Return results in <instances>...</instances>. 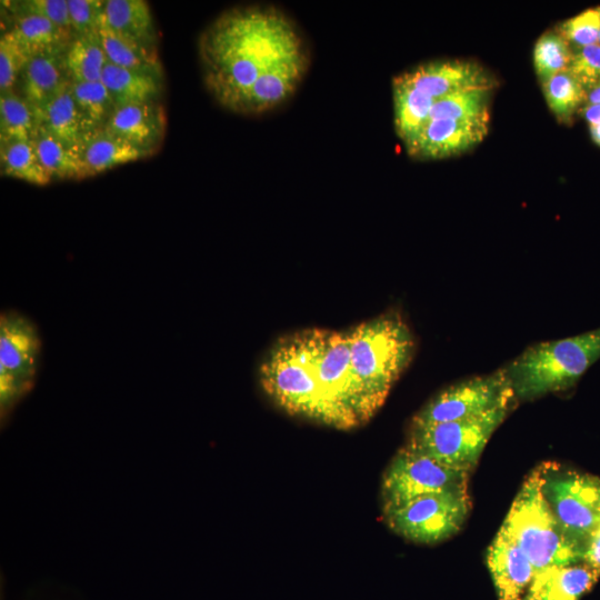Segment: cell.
I'll return each mask as SVG.
<instances>
[{"label": "cell", "instance_id": "6da1fadb", "mask_svg": "<svg viewBox=\"0 0 600 600\" xmlns=\"http://www.w3.org/2000/svg\"><path fill=\"white\" fill-rule=\"evenodd\" d=\"M199 52L208 90L224 108L259 114L296 92L309 50L296 23L272 6L228 10L201 34Z\"/></svg>", "mask_w": 600, "mask_h": 600}, {"label": "cell", "instance_id": "7a4b0ae2", "mask_svg": "<svg viewBox=\"0 0 600 600\" xmlns=\"http://www.w3.org/2000/svg\"><path fill=\"white\" fill-rule=\"evenodd\" d=\"M351 370L369 419L412 360L413 334L398 313H387L348 332Z\"/></svg>", "mask_w": 600, "mask_h": 600}, {"label": "cell", "instance_id": "3957f363", "mask_svg": "<svg viewBox=\"0 0 600 600\" xmlns=\"http://www.w3.org/2000/svg\"><path fill=\"white\" fill-rule=\"evenodd\" d=\"M600 360V327L526 348L503 369L517 401H532L573 388Z\"/></svg>", "mask_w": 600, "mask_h": 600}, {"label": "cell", "instance_id": "277c9868", "mask_svg": "<svg viewBox=\"0 0 600 600\" xmlns=\"http://www.w3.org/2000/svg\"><path fill=\"white\" fill-rule=\"evenodd\" d=\"M500 529L537 571L583 560L584 548L563 532L542 493L539 467L521 486Z\"/></svg>", "mask_w": 600, "mask_h": 600}, {"label": "cell", "instance_id": "5b68a950", "mask_svg": "<svg viewBox=\"0 0 600 600\" xmlns=\"http://www.w3.org/2000/svg\"><path fill=\"white\" fill-rule=\"evenodd\" d=\"M264 391L287 411L330 424L309 331L281 340L260 368Z\"/></svg>", "mask_w": 600, "mask_h": 600}, {"label": "cell", "instance_id": "8992f818", "mask_svg": "<svg viewBox=\"0 0 600 600\" xmlns=\"http://www.w3.org/2000/svg\"><path fill=\"white\" fill-rule=\"evenodd\" d=\"M518 402L477 417L411 428L407 446L449 467L471 472L498 427Z\"/></svg>", "mask_w": 600, "mask_h": 600}, {"label": "cell", "instance_id": "52a82bcc", "mask_svg": "<svg viewBox=\"0 0 600 600\" xmlns=\"http://www.w3.org/2000/svg\"><path fill=\"white\" fill-rule=\"evenodd\" d=\"M309 333L330 424L349 428L367 421L352 376L348 332L309 330Z\"/></svg>", "mask_w": 600, "mask_h": 600}, {"label": "cell", "instance_id": "ba28073f", "mask_svg": "<svg viewBox=\"0 0 600 600\" xmlns=\"http://www.w3.org/2000/svg\"><path fill=\"white\" fill-rule=\"evenodd\" d=\"M542 493L563 532L586 551L600 523V478L556 462L539 466Z\"/></svg>", "mask_w": 600, "mask_h": 600}, {"label": "cell", "instance_id": "9c48e42d", "mask_svg": "<svg viewBox=\"0 0 600 600\" xmlns=\"http://www.w3.org/2000/svg\"><path fill=\"white\" fill-rule=\"evenodd\" d=\"M42 341L37 324L17 310L0 316V410L6 418L30 392L40 368Z\"/></svg>", "mask_w": 600, "mask_h": 600}, {"label": "cell", "instance_id": "30bf717a", "mask_svg": "<svg viewBox=\"0 0 600 600\" xmlns=\"http://www.w3.org/2000/svg\"><path fill=\"white\" fill-rule=\"evenodd\" d=\"M471 508L468 490L424 494L383 511L389 527L419 543H436L456 534Z\"/></svg>", "mask_w": 600, "mask_h": 600}, {"label": "cell", "instance_id": "8fae6325", "mask_svg": "<svg viewBox=\"0 0 600 600\" xmlns=\"http://www.w3.org/2000/svg\"><path fill=\"white\" fill-rule=\"evenodd\" d=\"M469 476L406 444L383 476V511L424 494L468 490Z\"/></svg>", "mask_w": 600, "mask_h": 600}, {"label": "cell", "instance_id": "7c38bea8", "mask_svg": "<svg viewBox=\"0 0 600 600\" xmlns=\"http://www.w3.org/2000/svg\"><path fill=\"white\" fill-rule=\"evenodd\" d=\"M518 402L503 368L459 381L432 398L413 418L411 428L457 421Z\"/></svg>", "mask_w": 600, "mask_h": 600}, {"label": "cell", "instance_id": "4fadbf2b", "mask_svg": "<svg viewBox=\"0 0 600 600\" xmlns=\"http://www.w3.org/2000/svg\"><path fill=\"white\" fill-rule=\"evenodd\" d=\"M399 76L432 99L471 88H492L494 84L491 76L478 63L458 59L424 62Z\"/></svg>", "mask_w": 600, "mask_h": 600}, {"label": "cell", "instance_id": "5bb4252c", "mask_svg": "<svg viewBox=\"0 0 600 600\" xmlns=\"http://www.w3.org/2000/svg\"><path fill=\"white\" fill-rule=\"evenodd\" d=\"M489 120H434L427 122L406 146L410 157L428 160L457 156L478 144L488 132Z\"/></svg>", "mask_w": 600, "mask_h": 600}, {"label": "cell", "instance_id": "9a60e30c", "mask_svg": "<svg viewBox=\"0 0 600 600\" xmlns=\"http://www.w3.org/2000/svg\"><path fill=\"white\" fill-rule=\"evenodd\" d=\"M487 563L499 600H523L537 573L520 547L499 530L488 548Z\"/></svg>", "mask_w": 600, "mask_h": 600}, {"label": "cell", "instance_id": "2e32d148", "mask_svg": "<svg viewBox=\"0 0 600 600\" xmlns=\"http://www.w3.org/2000/svg\"><path fill=\"white\" fill-rule=\"evenodd\" d=\"M166 112L158 101L117 107L104 129L153 154L166 134Z\"/></svg>", "mask_w": 600, "mask_h": 600}, {"label": "cell", "instance_id": "e0dca14e", "mask_svg": "<svg viewBox=\"0 0 600 600\" xmlns=\"http://www.w3.org/2000/svg\"><path fill=\"white\" fill-rule=\"evenodd\" d=\"M64 51H44L32 56L20 74V96L31 106L34 114L71 81L64 63Z\"/></svg>", "mask_w": 600, "mask_h": 600}, {"label": "cell", "instance_id": "ac0fdd59", "mask_svg": "<svg viewBox=\"0 0 600 600\" xmlns=\"http://www.w3.org/2000/svg\"><path fill=\"white\" fill-rule=\"evenodd\" d=\"M600 577L586 561L552 566L537 571L523 600H579Z\"/></svg>", "mask_w": 600, "mask_h": 600}, {"label": "cell", "instance_id": "d6986e66", "mask_svg": "<svg viewBox=\"0 0 600 600\" xmlns=\"http://www.w3.org/2000/svg\"><path fill=\"white\" fill-rule=\"evenodd\" d=\"M78 152L88 177L151 156L104 128L86 132L78 144Z\"/></svg>", "mask_w": 600, "mask_h": 600}, {"label": "cell", "instance_id": "ffe728a7", "mask_svg": "<svg viewBox=\"0 0 600 600\" xmlns=\"http://www.w3.org/2000/svg\"><path fill=\"white\" fill-rule=\"evenodd\" d=\"M7 32L30 57L44 51H64L73 38L72 31L30 13H11Z\"/></svg>", "mask_w": 600, "mask_h": 600}, {"label": "cell", "instance_id": "44dd1931", "mask_svg": "<svg viewBox=\"0 0 600 600\" xmlns=\"http://www.w3.org/2000/svg\"><path fill=\"white\" fill-rule=\"evenodd\" d=\"M102 21L128 39L156 47L157 30L150 6L144 0H107Z\"/></svg>", "mask_w": 600, "mask_h": 600}, {"label": "cell", "instance_id": "7402d4cb", "mask_svg": "<svg viewBox=\"0 0 600 600\" xmlns=\"http://www.w3.org/2000/svg\"><path fill=\"white\" fill-rule=\"evenodd\" d=\"M97 33L109 63L162 79V66L156 47L128 39L114 32L102 20Z\"/></svg>", "mask_w": 600, "mask_h": 600}, {"label": "cell", "instance_id": "603a6c76", "mask_svg": "<svg viewBox=\"0 0 600 600\" xmlns=\"http://www.w3.org/2000/svg\"><path fill=\"white\" fill-rule=\"evenodd\" d=\"M101 81L116 107L157 101L162 90L161 78L109 62L102 71Z\"/></svg>", "mask_w": 600, "mask_h": 600}, {"label": "cell", "instance_id": "cb8c5ba5", "mask_svg": "<svg viewBox=\"0 0 600 600\" xmlns=\"http://www.w3.org/2000/svg\"><path fill=\"white\" fill-rule=\"evenodd\" d=\"M32 143L41 166L51 180L88 178L78 148L66 144L41 126L37 127Z\"/></svg>", "mask_w": 600, "mask_h": 600}, {"label": "cell", "instance_id": "d4e9b609", "mask_svg": "<svg viewBox=\"0 0 600 600\" xmlns=\"http://www.w3.org/2000/svg\"><path fill=\"white\" fill-rule=\"evenodd\" d=\"M37 123L70 147L78 148L84 133L71 81L37 114Z\"/></svg>", "mask_w": 600, "mask_h": 600}, {"label": "cell", "instance_id": "484cf974", "mask_svg": "<svg viewBox=\"0 0 600 600\" xmlns=\"http://www.w3.org/2000/svg\"><path fill=\"white\" fill-rule=\"evenodd\" d=\"M491 89L490 87L471 88L441 98H431L432 102L424 124L444 119L489 120Z\"/></svg>", "mask_w": 600, "mask_h": 600}, {"label": "cell", "instance_id": "4316f807", "mask_svg": "<svg viewBox=\"0 0 600 600\" xmlns=\"http://www.w3.org/2000/svg\"><path fill=\"white\" fill-rule=\"evenodd\" d=\"M107 62L97 31L73 36L64 51V63L71 81L101 80Z\"/></svg>", "mask_w": 600, "mask_h": 600}, {"label": "cell", "instance_id": "83f0119b", "mask_svg": "<svg viewBox=\"0 0 600 600\" xmlns=\"http://www.w3.org/2000/svg\"><path fill=\"white\" fill-rule=\"evenodd\" d=\"M0 160L4 176L37 186L52 181L41 166L32 141H1Z\"/></svg>", "mask_w": 600, "mask_h": 600}, {"label": "cell", "instance_id": "f1b7e54d", "mask_svg": "<svg viewBox=\"0 0 600 600\" xmlns=\"http://www.w3.org/2000/svg\"><path fill=\"white\" fill-rule=\"evenodd\" d=\"M71 90L84 133L104 128L117 107L102 81H71Z\"/></svg>", "mask_w": 600, "mask_h": 600}, {"label": "cell", "instance_id": "f546056e", "mask_svg": "<svg viewBox=\"0 0 600 600\" xmlns=\"http://www.w3.org/2000/svg\"><path fill=\"white\" fill-rule=\"evenodd\" d=\"M38 123L31 106L13 90L0 94V140L32 141Z\"/></svg>", "mask_w": 600, "mask_h": 600}, {"label": "cell", "instance_id": "4dcf8cb0", "mask_svg": "<svg viewBox=\"0 0 600 600\" xmlns=\"http://www.w3.org/2000/svg\"><path fill=\"white\" fill-rule=\"evenodd\" d=\"M550 110L559 121L569 122L587 100V90L567 69L541 84Z\"/></svg>", "mask_w": 600, "mask_h": 600}, {"label": "cell", "instance_id": "1f68e13d", "mask_svg": "<svg viewBox=\"0 0 600 600\" xmlns=\"http://www.w3.org/2000/svg\"><path fill=\"white\" fill-rule=\"evenodd\" d=\"M572 54L570 44L557 31L541 34L533 48V66L541 84L567 70Z\"/></svg>", "mask_w": 600, "mask_h": 600}, {"label": "cell", "instance_id": "d6a6232c", "mask_svg": "<svg viewBox=\"0 0 600 600\" xmlns=\"http://www.w3.org/2000/svg\"><path fill=\"white\" fill-rule=\"evenodd\" d=\"M560 33L576 49L596 44L600 34V6L589 8L558 26Z\"/></svg>", "mask_w": 600, "mask_h": 600}, {"label": "cell", "instance_id": "836d02e7", "mask_svg": "<svg viewBox=\"0 0 600 600\" xmlns=\"http://www.w3.org/2000/svg\"><path fill=\"white\" fill-rule=\"evenodd\" d=\"M31 57L4 31L0 39V92L13 90Z\"/></svg>", "mask_w": 600, "mask_h": 600}, {"label": "cell", "instance_id": "e575fe53", "mask_svg": "<svg viewBox=\"0 0 600 600\" xmlns=\"http://www.w3.org/2000/svg\"><path fill=\"white\" fill-rule=\"evenodd\" d=\"M10 13H30L46 18L71 31L68 0H20L6 1Z\"/></svg>", "mask_w": 600, "mask_h": 600}, {"label": "cell", "instance_id": "d590c367", "mask_svg": "<svg viewBox=\"0 0 600 600\" xmlns=\"http://www.w3.org/2000/svg\"><path fill=\"white\" fill-rule=\"evenodd\" d=\"M568 70L587 91L599 84L600 44L596 43L573 51Z\"/></svg>", "mask_w": 600, "mask_h": 600}, {"label": "cell", "instance_id": "8d00e7d4", "mask_svg": "<svg viewBox=\"0 0 600 600\" xmlns=\"http://www.w3.org/2000/svg\"><path fill=\"white\" fill-rule=\"evenodd\" d=\"M106 1L68 0L70 26L73 36L96 32L103 17Z\"/></svg>", "mask_w": 600, "mask_h": 600}, {"label": "cell", "instance_id": "74e56055", "mask_svg": "<svg viewBox=\"0 0 600 600\" xmlns=\"http://www.w3.org/2000/svg\"><path fill=\"white\" fill-rule=\"evenodd\" d=\"M583 561L600 570V523L587 542Z\"/></svg>", "mask_w": 600, "mask_h": 600}, {"label": "cell", "instance_id": "f35d334b", "mask_svg": "<svg viewBox=\"0 0 600 600\" xmlns=\"http://www.w3.org/2000/svg\"><path fill=\"white\" fill-rule=\"evenodd\" d=\"M582 113L589 126L600 124V103H586Z\"/></svg>", "mask_w": 600, "mask_h": 600}, {"label": "cell", "instance_id": "ab89813d", "mask_svg": "<svg viewBox=\"0 0 600 600\" xmlns=\"http://www.w3.org/2000/svg\"><path fill=\"white\" fill-rule=\"evenodd\" d=\"M586 103H600V83L587 91Z\"/></svg>", "mask_w": 600, "mask_h": 600}, {"label": "cell", "instance_id": "60d3db41", "mask_svg": "<svg viewBox=\"0 0 600 600\" xmlns=\"http://www.w3.org/2000/svg\"><path fill=\"white\" fill-rule=\"evenodd\" d=\"M590 134L592 140L600 146V124L590 126Z\"/></svg>", "mask_w": 600, "mask_h": 600}, {"label": "cell", "instance_id": "b9f144b4", "mask_svg": "<svg viewBox=\"0 0 600 600\" xmlns=\"http://www.w3.org/2000/svg\"><path fill=\"white\" fill-rule=\"evenodd\" d=\"M598 44H600V34H599V40H598Z\"/></svg>", "mask_w": 600, "mask_h": 600}]
</instances>
